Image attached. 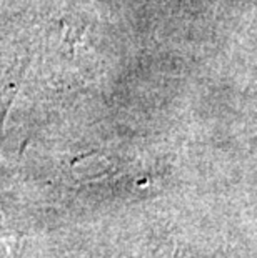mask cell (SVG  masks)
<instances>
[{
  "instance_id": "obj_1",
  "label": "cell",
  "mask_w": 257,
  "mask_h": 258,
  "mask_svg": "<svg viewBox=\"0 0 257 258\" xmlns=\"http://www.w3.org/2000/svg\"><path fill=\"white\" fill-rule=\"evenodd\" d=\"M24 238L17 235H0V258H19Z\"/></svg>"
}]
</instances>
